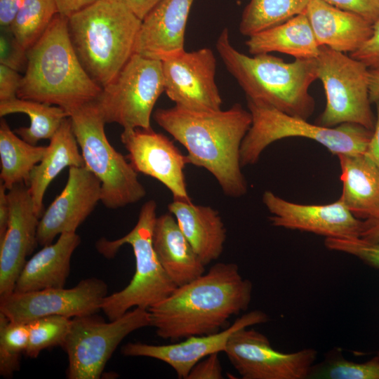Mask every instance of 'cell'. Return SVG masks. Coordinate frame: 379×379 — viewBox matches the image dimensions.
Returning <instances> with one entry per match:
<instances>
[{
    "mask_svg": "<svg viewBox=\"0 0 379 379\" xmlns=\"http://www.w3.org/2000/svg\"><path fill=\"white\" fill-rule=\"evenodd\" d=\"M157 203L146 201L140 211L133 228L116 240L102 238L96 243L98 251L112 258L124 244L131 246L135 270L129 284L122 290L107 295L101 310L114 320L128 310L139 307L148 310L159 303L177 288L161 266L153 246V230L157 220Z\"/></svg>",
    "mask_w": 379,
    "mask_h": 379,
    "instance_id": "obj_6",
    "label": "cell"
},
{
    "mask_svg": "<svg viewBox=\"0 0 379 379\" xmlns=\"http://www.w3.org/2000/svg\"><path fill=\"white\" fill-rule=\"evenodd\" d=\"M310 0H251L245 7L239 23L244 36L280 25L305 13Z\"/></svg>",
    "mask_w": 379,
    "mask_h": 379,
    "instance_id": "obj_30",
    "label": "cell"
},
{
    "mask_svg": "<svg viewBox=\"0 0 379 379\" xmlns=\"http://www.w3.org/2000/svg\"><path fill=\"white\" fill-rule=\"evenodd\" d=\"M194 0H160L142 20L133 53L164 60L185 50V33Z\"/></svg>",
    "mask_w": 379,
    "mask_h": 379,
    "instance_id": "obj_20",
    "label": "cell"
},
{
    "mask_svg": "<svg viewBox=\"0 0 379 379\" xmlns=\"http://www.w3.org/2000/svg\"><path fill=\"white\" fill-rule=\"evenodd\" d=\"M215 46L247 100L307 120L313 114L315 101L309 88L317 79L315 58L286 62L269 53L247 55L232 46L227 28L220 32Z\"/></svg>",
    "mask_w": 379,
    "mask_h": 379,
    "instance_id": "obj_4",
    "label": "cell"
},
{
    "mask_svg": "<svg viewBox=\"0 0 379 379\" xmlns=\"http://www.w3.org/2000/svg\"><path fill=\"white\" fill-rule=\"evenodd\" d=\"M216 60L203 48L162 60L164 92L175 105L194 111L221 109L215 83Z\"/></svg>",
    "mask_w": 379,
    "mask_h": 379,
    "instance_id": "obj_14",
    "label": "cell"
},
{
    "mask_svg": "<svg viewBox=\"0 0 379 379\" xmlns=\"http://www.w3.org/2000/svg\"><path fill=\"white\" fill-rule=\"evenodd\" d=\"M338 8L357 13L373 24L379 18V0H322Z\"/></svg>",
    "mask_w": 379,
    "mask_h": 379,
    "instance_id": "obj_38",
    "label": "cell"
},
{
    "mask_svg": "<svg viewBox=\"0 0 379 379\" xmlns=\"http://www.w3.org/2000/svg\"><path fill=\"white\" fill-rule=\"evenodd\" d=\"M150 326L147 310L135 307L106 322L94 314L72 318L62 347L68 357L67 378L98 379L120 343L132 332Z\"/></svg>",
    "mask_w": 379,
    "mask_h": 379,
    "instance_id": "obj_11",
    "label": "cell"
},
{
    "mask_svg": "<svg viewBox=\"0 0 379 379\" xmlns=\"http://www.w3.org/2000/svg\"><path fill=\"white\" fill-rule=\"evenodd\" d=\"M245 44L253 55L279 52L295 59L316 58L320 47L305 13L248 36Z\"/></svg>",
    "mask_w": 379,
    "mask_h": 379,
    "instance_id": "obj_27",
    "label": "cell"
},
{
    "mask_svg": "<svg viewBox=\"0 0 379 379\" xmlns=\"http://www.w3.org/2000/svg\"><path fill=\"white\" fill-rule=\"evenodd\" d=\"M23 113L30 119L28 127H20L14 131L25 141L36 145L41 140H51L62 121L69 117L63 108L37 101L16 98L0 102V116Z\"/></svg>",
    "mask_w": 379,
    "mask_h": 379,
    "instance_id": "obj_29",
    "label": "cell"
},
{
    "mask_svg": "<svg viewBox=\"0 0 379 379\" xmlns=\"http://www.w3.org/2000/svg\"><path fill=\"white\" fill-rule=\"evenodd\" d=\"M308 378L379 379V356L357 363L335 352L327 355L320 364H314Z\"/></svg>",
    "mask_w": 379,
    "mask_h": 379,
    "instance_id": "obj_34",
    "label": "cell"
},
{
    "mask_svg": "<svg viewBox=\"0 0 379 379\" xmlns=\"http://www.w3.org/2000/svg\"><path fill=\"white\" fill-rule=\"evenodd\" d=\"M268 321V316L260 310L246 313L225 329L209 335H194L180 343L154 345L139 342L128 343L121 353L128 357H145L169 365L179 378L186 379L191 369L206 357L224 352L227 342L235 331Z\"/></svg>",
    "mask_w": 379,
    "mask_h": 379,
    "instance_id": "obj_19",
    "label": "cell"
},
{
    "mask_svg": "<svg viewBox=\"0 0 379 379\" xmlns=\"http://www.w3.org/2000/svg\"><path fill=\"white\" fill-rule=\"evenodd\" d=\"M21 79L18 71L0 64V102L18 98Z\"/></svg>",
    "mask_w": 379,
    "mask_h": 379,
    "instance_id": "obj_40",
    "label": "cell"
},
{
    "mask_svg": "<svg viewBox=\"0 0 379 379\" xmlns=\"http://www.w3.org/2000/svg\"><path fill=\"white\" fill-rule=\"evenodd\" d=\"M252 291L236 263L218 262L148 309L150 326L173 342L220 332L233 315L248 309Z\"/></svg>",
    "mask_w": 379,
    "mask_h": 379,
    "instance_id": "obj_1",
    "label": "cell"
},
{
    "mask_svg": "<svg viewBox=\"0 0 379 379\" xmlns=\"http://www.w3.org/2000/svg\"><path fill=\"white\" fill-rule=\"evenodd\" d=\"M326 248L353 255L371 267L379 270V243L361 237L326 238Z\"/></svg>",
    "mask_w": 379,
    "mask_h": 379,
    "instance_id": "obj_35",
    "label": "cell"
},
{
    "mask_svg": "<svg viewBox=\"0 0 379 379\" xmlns=\"http://www.w3.org/2000/svg\"><path fill=\"white\" fill-rule=\"evenodd\" d=\"M373 103L376 106V117L366 154L379 169V99L376 100Z\"/></svg>",
    "mask_w": 379,
    "mask_h": 379,
    "instance_id": "obj_43",
    "label": "cell"
},
{
    "mask_svg": "<svg viewBox=\"0 0 379 379\" xmlns=\"http://www.w3.org/2000/svg\"><path fill=\"white\" fill-rule=\"evenodd\" d=\"M107 286L100 279L81 280L70 288H51L15 292L0 298V312L15 322L28 323L43 317L69 318L91 315L101 310Z\"/></svg>",
    "mask_w": 379,
    "mask_h": 379,
    "instance_id": "obj_13",
    "label": "cell"
},
{
    "mask_svg": "<svg viewBox=\"0 0 379 379\" xmlns=\"http://www.w3.org/2000/svg\"><path fill=\"white\" fill-rule=\"evenodd\" d=\"M142 20L160 0H117Z\"/></svg>",
    "mask_w": 379,
    "mask_h": 379,
    "instance_id": "obj_44",
    "label": "cell"
},
{
    "mask_svg": "<svg viewBox=\"0 0 379 379\" xmlns=\"http://www.w3.org/2000/svg\"><path fill=\"white\" fill-rule=\"evenodd\" d=\"M58 13L54 0H25L8 29L27 51L44 34Z\"/></svg>",
    "mask_w": 379,
    "mask_h": 379,
    "instance_id": "obj_31",
    "label": "cell"
},
{
    "mask_svg": "<svg viewBox=\"0 0 379 379\" xmlns=\"http://www.w3.org/2000/svg\"><path fill=\"white\" fill-rule=\"evenodd\" d=\"M121 141L127 159L135 171L150 176L163 184L173 200L190 201L184 169L188 164L172 140L152 128L124 129Z\"/></svg>",
    "mask_w": 379,
    "mask_h": 379,
    "instance_id": "obj_15",
    "label": "cell"
},
{
    "mask_svg": "<svg viewBox=\"0 0 379 379\" xmlns=\"http://www.w3.org/2000/svg\"><path fill=\"white\" fill-rule=\"evenodd\" d=\"M84 161L74 133L69 117H67L51 138L41 161L31 172L28 188L35 212L43 214L45 192L55 177L65 168L84 166Z\"/></svg>",
    "mask_w": 379,
    "mask_h": 379,
    "instance_id": "obj_26",
    "label": "cell"
},
{
    "mask_svg": "<svg viewBox=\"0 0 379 379\" xmlns=\"http://www.w3.org/2000/svg\"><path fill=\"white\" fill-rule=\"evenodd\" d=\"M224 352L243 379L308 378L317 356L312 348L279 352L267 336L248 327L231 334Z\"/></svg>",
    "mask_w": 379,
    "mask_h": 379,
    "instance_id": "obj_12",
    "label": "cell"
},
{
    "mask_svg": "<svg viewBox=\"0 0 379 379\" xmlns=\"http://www.w3.org/2000/svg\"><path fill=\"white\" fill-rule=\"evenodd\" d=\"M360 237L368 241L379 243V220H364V226Z\"/></svg>",
    "mask_w": 379,
    "mask_h": 379,
    "instance_id": "obj_46",
    "label": "cell"
},
{
    "mask_svg": "<svg viewBox=\"0 0 379 379\" xmlns=\"http://www.w3.org/2000/svg\"><path fill=\"white\" fill-rule=\"evenodd\" d=\"M27 52L16 41L9 29L0 37V64L16 71L26 67Z\"/></svg>",
    "mask_w": 379,
    "mask_h": 379,
    "instance_id": "obj_36",
    "label": "cell"
},
{
    "mask_svg": "<svg viewBox=\"0 0 379 379\" xmlns=\"http://www.w3.org/2000/svg\"><path fill=\"white\" fill-rule=\"evenodd\" d=\"M305 13L319 46L352 53L372 34L373 24L361 15L322 0H310Z\"/></svg>",
    "mask_w": 379,
    "mask_h": 379,
    "instance_id": "obj_21",
    "label": "cell"
},
{
    "mask_svg": "<svg viewBox=\"0 0 379 379\" xmlns=\"http://www.w3.org/2000/svg\"><path fill=\"white\" fill-rule=\"evenodd\" d=\"M59 14L69 18L99 0H54Z\"/></svg>",
    "mask_w": 379,
    "mask_h": 379,
    "instance_id": "obj_42",
    "label": "cell"
},
{
    "mask_svg": "<svg viewBox=\"0 0 379 379\" xmlns=\"http://www.w3.org/2000/svg\"><path fill=\"white\" fill-rule=\"evenodd\" d=\"M101 182L84 166L69 168L62 191L39 218L36 240L44 246L65 232H76L101 201Z\"/></svg>",
    "mask_w": 379,
    "mask_h": 379,
    "instance_id": "obj_17",
    "label": "cell"
},
{
    "mask_svg": "<svg viewBox=\"0 0 379 379\" xmlns=\"http://www.w3.org/2000/svg\"><path fill=\"white\" fill-rule=\"evenodd\" d=\"M337 157L343 185L339 199L357 218L378 220V168L366 154H339Z\"/></svg>",
    "mask_w": 379,
    "mask_h": 379,
    "instance_id": "obj_25",
    "label": "cell"
},
{
    "mask_svg": "<svg viewBox=\"0 0 379 379\" xmlns=\"http://www.w3.org/2000/svg\"><path fill=\"white\" fill-rule=\"evenodd\" d=\"M152 241L161 266L177 286L205 272V265L170 213L157 216Z\"/></svg>",
    "mask_w": 379,
    "mask_h": 379,
    "instance_id": "obj_24",
    "label": "cell"
},
{
    "mask_svg": "<svg viewBox=\"0 0 379 379\" xmlns=\"http://www.w3.org/2000/svg\"><path fill=\"white\" fill-rule=\"evenodd\" d=\"M102 91L74 51L68 18L58 13L27 52L18 98L59 106L68 114L95 100Z\"/></svg>",
    "mask_w": 379,
    "mask_h": 379,
    "instance_id": "obj_3",
    "label": "cell"
},
{
    "mask_svg": "<svg viewBox=\"0 0 379 379\" xmlns=\"http://www.w3.org/2000/svg\"><path fill=\"white\" fill-rule=\"evenodd\" d=\"M370 87L369 96L372 103L379 99V67L369 69Z\"/></svg>",
    "mask_w": 379,
    "mask_h": 379,
    "instance_id": "obj_47",
    "label": "cell"
},
{
    "mask_svg": "<svg viewBox=\"0 0 379 379\" xmlns=\"http://www.w3.org/2000/svg\"><path fill=\"white\" fill-rule=\"evenodd\" d=\"M29 342L27 323L9 320L0 312V375L11 378L20 368L21 355Z\"/></svg>",
    "mask_w": 379,
    "mask_h": 379,
    "instance_id": "obj_32",
    "label": "cell"
},
{
    "mask_svg": "<svg viewBox=\"0 0 379 379\" xmlns=\"http://www.w3.org/2000/svg\"><path fill=\"white\" fill-rule=\"evenodd\" d=\"M168 209L205 266L218 259L227 230L217 210L180 200H173Z\"/></svg>",
    "mask_w": 379,
    "mask_h": 379,
    "instance_id": "obj_22",
    "label": "cell"
},
{
    "mask_svg": "<svg viewBox=\"0 0 379 379\" xmlns=\"http://www.w3.org/2000/svg\"><path fill=\"white\" fill-rule=\"evenodd\" d=\"M10 218L0 239V298L14 291L26 258L37 244L39 217L35 212L28 186L18 184L8 190Z\"/></svg>",
    "mask_w": 379,
    "mask_h": 379,
    "instance_id": "obj_18",
    "label": "cell"
},
{
    "mask_svg": "<svg viewBox=\"0 0 379 379\" xmlns=\"http://www.w3.org/2000/svg\"><path fill=\"white\" fill-rule=\"evenodd\" d=\"M153 118L185 147L188 164L207 170L226 196L238 198L246 194L240 149L252 123L249 110L239 103L226 110L215 111H194L174 105L157 109Z\"/></svg>",
    "mask_w": 379,
    "mask_h": 379,
    "instance_id": "obj_2",
    "label": "cell"
},
{
    "mask_svg": "<svg viewBox=\"0 0 379 379\" xmlns=\"http://www.w3.org/2000/svg\"><path fill=\"white\" fill-rule=\"evenodd\" d=\"M317 79L326 98L317 124L334 127L352 123L373 131L375 117L369 96L370 72L361 62L326 46L315 58Z\"/></svg>",
    "mask_w": 379,
    "mask_h": 379,
    "instance_id": "obj_9",
    "label": "cell"
},
{
    "mask_svg": "<svg viewBox=\"0 0 379 379\" xmlns=\"http://www.w3.org/2000/svg\"><path fill=\"white\" fill-rule=\"evenodd\" d=\"M46 147L28 143L13 131L4 119L0 123L1 182L7 190L28 185L32 171L42 159Z\"/></svg>",
    "mask_w": 379,
    "mask_h": 379,
    "instance_id": "obj_28",
    "label": "cell"
},
{
    "mask_svg": "<svg viewBox=\"0 0 379 379\" xmlns=\"http://www.w3.org/2000/svg\"><path fill=\"white\" fill-rule=\"evenodd\" d=\"M25 0H0V25L8 29Z\"/></svg>",
    "mask_w": 379,
    "mask_h": 379,
    "instance_id": "obj_41",
    "label": "cell"
},
{
    "mask_svg": "<svg viewBox=\"0 0 379 379\" xmlns=\"http://www.w3.org/2000/svg\"><path fill=\"white\" fill-rule=\"evenodd\" d=\"M69 117L84 161L101 182V202L117 209L135 204L146 195L138 173L108 141L106 124L95 101L72 111Z\"/></svg>",
    "mask_w": 379,
    "mask_h": 379,
    "instance_id": "obj_8",
    "label": "cell"
},
{
    "mask_svg": "<svg viewBox=\"0 0 379 379\" xmlns=\"http://www.w3.org/2000/svg\"><path fill=\"white\" fill-rule=\"evenodd\" d=\"M350 55L369 69L379 67V18L373 24L371 36Z\"/></svg>",
    "mask_w": 379,
    "mask_h": 379,
    "instance_id": "obj_37",
    "label": "cell"
},
{
    "mask_svg": "<svg viewBox=\"0 0 379 379\" xmlns=\"http://www.w3.org/2000/svg\"><path fill=\"white\" fill-rule=\"evenodd\" d=\"M72 319L60 315L38 318L27 324L29 342L25 354L36 358L41 351L62 346L71 327Z\"/></svg>",
    "mask_w": 379,
    "mask_h": 379,
    "instance_id": "obj_33",
    "label": "cell"
},
{
    "mask_svg": "<svg viewBox=\"0 0 379 379\" xmlns=\"http://www.w3.org/2000/svg\"><path fill=\"white\" fill-rule=\"evenodd\" d=\"M247 102L252 123L241 145V167L257 163L267 146L290 137L314 140L336 156L366 152L373 131L361 125L345 123L334 127H325L266 105Z\"/></svg>",
    "mask_w": 379,
    "mask_h": 379,
    "instance_id": "obj_7",
    "label": "cell"
},
{
    "mask_svg": "<svg viewBox=\"0 0 379 379\" xmlns=\"http://www.w3.org/2000/svg\"><path fill=\"white\" fill-rule=\"evenodd\" d=\"M141 23L117 0H99L68 18L69 35L77 55L102 88L133 55Z\"/></svg>",
    "mask_w": 379,
    "mask_h": 379,
    "instance_id": "obj_5",
    "label": "cell"
},
{
    "mask_svg": "<svg viewBox=\"0 0 379 379\" xmlns=\"http://www.w3.org/2000/svg\"><path fill=\"white\" fill-rule=\"evenodd\" d=\"M378 355L379 356V352H378Z\"/></svg>",
    "mask_w": 379,
    "mask_h": 379,
    "instance_id": "obj_48",
    "label": "cell"
},
{
    "mask_svg": "<svg viewBox=\"0 0 379 379\" xmlns=\"http://www.w3.org/2000/svg\"><path fill=\"white\" fill-rule=\"evenodd\" d=\"M262 202L271 213V225L326 238L360 237L364 220L355 217L338 199L328 204H301L288 201L267 190Z\"/></svg>",
    "mask_w": 379,
    "mask_h": 379,
    "instance_id": "obj_16",
    "label": "cell"
},
{
    "mask_svg": "<svg viewBox=\"0 0 379 379\" xmlns=\"http://www.w3.org/2000/svg\"><path fill=\"white\" fill-rule=\"evenodd\" d=\"M7 189L0 183V239L3 238L6 231L9 218L10 205L6 193Z\"/></svg>",
    "mask_w": 379,
    "mask_h": 379,
    "instance_id": "obj_45",
    "label": "cell"
},
{
    "mask_svg": "<svg viewBox=\"0 0 379 379\" xmlns=\"http://www.w3.org/2000/svg\"><path fill=\"white\" fill-rule=\"evenodd\" d=\"M80 243L81 238L76 232H65L59 235L55 243L43 246L26 261L14 291L65 287L72 254Z\"/></svg>",
    "mask_w": 379,
    "mask_h": 379,
    "instance_id": "obj_23",
    "label": "cell"
},
{
    "mask_svg": "<svg viewBox=\"0 0 379 379\" xmlns=\"http://www.w3.org/2000/svg\"><path fill=\"white\" fill-rule=\"evenodd\" d=\"M163 92L162 61L133 53L95 101L106 124L149 129L154 107Z\"/></svg>",
    "mask_w": 379,
    "mask_h": 379,
    "instance_id": "obj_10",
    "label": "cell"
},
{
    "mask_svg": "<svg viewBox=\"0 0 379 379\" xmlns=\"http://www.w3.org/2000/svg\"><path fill=\"white\" fill-rule=\"evenodd\" d=\"M219 353L210 354L191 369L186 379H222V368L218 357Z\"/></svg>",
    "mask_w": 379,
    "mask_h": 379,
    "instance_id": "obj_39",
    "label": "cell"
}]
</instances>
